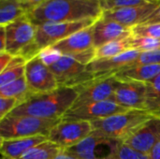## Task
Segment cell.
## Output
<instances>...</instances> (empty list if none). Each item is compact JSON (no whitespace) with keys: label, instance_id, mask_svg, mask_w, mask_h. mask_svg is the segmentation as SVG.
<instances>
[{"label":"cell","instance_id":"6da1fadb","mask_svg":"<svg viewBox=\"0 0 160 159\" xmlns=\"http://www.w3.org/2000/svg\"><path fill=\"white\" fill-rule=\"evenodd\" d=\"M102 13L98 0H48L26 16L38 26L49 22L97 21Z\"/></svg>","mask_w":160,"mask_h":159},{"label":"cell","instance_id":"4dcf8cb0","mask_svg":"<svg viewBox=\"0 0 160 159\" xmlns=\"http://www.w3.org/2000/svg\"><path fill=\"white\" fill-rule=\"evenodd\" d=\"M18 105L19 102L15 98L0 97V120L8 115Z\"/></svg>","mask_w":160,"mask_h":159},{"label":"cell","instance_id":"ab89813d","mask_svg":"<svg viewBox=\"0 0 160 159\" xmlns=\"http://www.w3.org/2000/svg\"><path fill=\"white\" fill-rule=\"evenodd\" d=\"M99 2H104V1H108V0H98Z\"/></svg>","mask_w":160,"mask_h":159},{"label":"cell","instance_id":"603a6c76","mask_svg":"<svg viewBox=\"0 0 160 159\" xmlns=\"http://www.w3.org/2000/svg\"><path fill=\"white\" fill-rule=\"evenodd\" d=\"M26 15L20 0H0V26H6Z\"/></svg>","mask_w":160,"mask_h":159},{"label":"cell","instance_id":"cb8c5ba5","mask_svg":"<svg viewBox=\"0 0 160 159\" xmlns=\"http://www.w3.org/2000/svg\"><path fill=\"white\" fill-rule=\"evenodd\" d=\"M27 61L21 55L13 56L10 63L5 68L4 71L0 72V86L8 84L24 76L25 65Z\"/></svg>","mask_w":160,"mask_h":159},{"label":"cell","instance_id":"4fadbf2b","mask_svg":"<svg viewBox=\"0 0 160 159\" xmlns=\"http://www.w3.org/2000/svg\"><path fill=\"white\" fill-rule=\"evenodd\" d=\"M160 4H150L138 7H126L110 10L102 13V18L116 22L126 27L132 28L138 24H142L159 6Z\"/></svg>","mask_w":160,"mask_h":159},{"label":"cell","instance_id":"5bb4252c","mask_svg":"<svg viewBox=\"0 0 160 159\" xmlns=\"http://www.w3.org/2000/svg\"><path fill=\"white\" fill-rule=\"evenodd\" d=\"M132 36L131 28L100 17L93 24V45L98 49L111 41Z\"/></svg>","mask_w":160,"mask_h":159},{"label":"cell","instance_id":"d6986e66","mask_svg":"<svg viewBox=\"0 0 160 159\" xmlns=\"http://www.w3.org/2000/svg\"><path fill=\"white\" fill-rule=\"evenodd\" d=\"M160 74V65H143L126 67L115 73V77L122 81H135L147 83Z\"/></svg>","mask_w":160,"mask_h":159},{"label":"cell","instance_id":"3957f363","mask_svg":"<svg viewBox=\"0 0 160 159\" xmlns=\"http://www.w3.org/2000/svg\"><path fill=\"white\" fill-rule=\"evenodd\" d=\"M94 20H86L72 22H49L37 26V33L34 42L25 48L19 55L26 61L38 55V53L57 42L67 38L72 34L93 25Z\"/></svg>","mask_w":160,"mask_h":159},{"label":"cell","instance_id":"83f0119b","mask_svg":"<svg viewBox=\"0 0 160 159\" xmlns=\"http://www.w3.org/2000/svg\"><path fill=\"white\" fill-rule=\"evenodd\" d=\"M131 32L134 37H147L160 39V23L138 24L131 28Z\"/></svg>","mask_w":160,"mask_h":159},{"label":"cell","instance_id":"e575fe53","mask_svg":"<svg viewBox=\"0 0 160 159\" xmlns=\"http://www.w3.org/2000/svg\"><path fill=\"white\" fill-rule=\"evenodd\" d=\"M143 24H151V23H160V5L155 9V11L142 22Z\"/></svg>","mask_w":160,"mask_h":159},{"label":"cell","instance_id":"d590c367","mask_svg":"<svg viewBox=\"0 0 160 159\" xmlns=\"http://www.w3.org/2000/svg\"><path fill=\"white\" fill-rule=\"evenodd\" d=\"M0 52L6 51V42H7V35L5 26H0Z\"/></svg>","mask_w":160,"mask_h":159},{"label":"cell","instance_id":"9a60e30c","mask_svg":"<svg viewBox=\"0 0 160 159\" xmlns=\"http://www.w3.org/2000/svg\"><path fill=\"white\" fill-rule=\"evenodd\" d=\"M140 54L136 50L128 51L120 55L108 58H95L86 66V70L100 76L115 75L122 68L130 65Z\"/></svg>","mask_w":160,"mask_h":159},{"label":"cell","instance_id":"f546056e","mask_svg":"<svg viewBox=\"0 0 160 159\" xmlns=\"http://www.w3.org/2000/svg\"><path fill=\"white\" fill-rule=\"evenodd\" d=\"M116 156L122 159H150L147 155L139 153L119 142L113 151Z\"/></svg>","mask_w":160,"mask_h":159},{"label":"cell","instance_id":"f35d334b","mask_svg":"<svg viewBox=\"0 0 160 159\" xmlns=\"http://www.w3.org/2000/svg\"><path fill=\"white\" fill-rule=\"evenodd\" d=\"M100 159H122L120 158L118 156H116L115 155V153L114 152H112V154H110V155H108V156H106V157H102V158Z\"/></svg>","mask_w":160,"mask_h":159},{"label":"cell","instance_id":"4316f807","mask_svg":"<svg viewBox=\"0 0 160 159\" xmlns=\"http://www.w3.org/2000/svg\"><path fill=\"white\" fill-rule=\"evenodd\" d=\"M130 43H131V49L136 50L140 52L160 49V39L153 38V37L131 36Z\"/></svg>","mask_w":160,"mask_h":159},{"label":"cell","instance_id":"8fae6325","mask_svg":"<svg viewBox=\"0 0 160 159\" xmlns=\"http://www.w3.org/2000/svg\"><path fill=\"white\" fill-rule=\"evenodd\" d=\"M158 142H160V118L153 117L132 132L122 143L148 156Z\"/></svg>","mask_w":160,"mask_h":159},{"label":"cell","instance_id":"f1b7e54d","mask_svg":"<svg viewBox=\"0 0 160 159\" xmlns=\"http://www.w3.org/2000/svg\"><path fill=\"white\" fill-rule=\"evenodd\" d=\"M143 65H160V49L149 52H142L139 56L127 67L143 66Z\"/></svg>","mask_w":160,"mask_h":159},{"label":"cell","instance_id":"277c9868","mask_svg":"<svg viewBox=\"0 0 160 159\" xmlns=\"http://www.w3.org/2000/svg\"><path fill=\"white\" fill-rule=\"evenodd\" d=\"M153 117L145 111L129 110L126 112L93 121L91 124L93 131L99 135L108 139L123 142L138 127Z\"/></svg>","mask_w":160,"mask_h":159},{"label":"cell","instance_id":"ac0fdd59","mask_svg":"<svg viewBox=\"0 0 160 159\" xmlns=\"http://www.w3.org/2000/svg\"><path fill=\"white\" fill-rule=\"evenodd\" d=\"M48 140L46 136H35L1 141V156L8 159H19L34 146Z\"/></svg>","mask_w":160,"mask_h":159},{"label":"cell","instance_id":"5b68a950","mask_svg":"<svg viewBox=\"0 0 160 159\" xmlns=\"http://www.w3.org/2000/svg\"><path fill=\"white\" fill-rule=\"evenodd\" d=\"M62 119H45L34 116L8 115L0 120V139L10 140L35 136L48 137Z\"/></svg>","mask_w":160,"mask_h":159},{"label":"cell","instance_id":"1f68e13d","mask_svg":"<svg viewBox=\"0 0 160 159\" xmlns=\"http://www.w3.org/2000/svg\"><path fill=\"white\" fill-rule=\"evenodd\" d=\"M39 57L41 58V60L48 66L50 67L51 65H52L53 63H55L60 57H61V53L58 52L57 51H55L54 49L49 47L46 48L44 50H42L39 53H38Z\"/></svg>","mask_w":160,"mask_h":159},{"label":"cell","instance_id":"8d00e7d4","mask_svg":"<svg viewBox=\"0 0 160 159\" xmlns=\"http://www.w3.org/2000/svg\"><path fill=\"white\" fill-rule=\"evenodd\" d=\"M150 159H160V142H158L148 155Z\"/></svg>","mask_w":160,"mask_h":159},{"label":"cell","instance_id":"2e32d148","mask_svg":"<svg viewBox=\"0 0 160 159\" xmlns=\"http://www.w3.org/2000/svg\"><path fill=\"white\" fill-rule=\"evenodd\" d=\"M62 55H72L83 52L94 48L93 45V25L80 30L67 38L51 46Z\"/></svg>","mask_w":160,"mask_h":159},{"label":"cell","instance_id":"44dd1931","mask_svg":"<svg viewBox=\"0 0 160 159\" xmlns=\"http://www.w3.org/2000/svg\"><path fill=\"white\" fill-rule=\"evenodd\" d=\"M145 112L160 118V74L146 83Z\"/></svg>","mask_w":160,"mask_h":159},{"label":"cell","instance_id":"484cf974","mask_svg":"<svg viewBox=\"0 0 160 159\" xmlns=\"http://www.w3.org/2000/svg\"><path fill=\"white\" fill-rule=\"evenodd\" d=\"M150 4H160V0H108L100 2V6L103 11L119 7H138Z\"/></svg>","mask_w":160,"mask_h":159},{"label":"cell","instance_id":"30bf717a","mask_svg":"<svg viewBox=\"0 0 160 159\" xmlns=\"http://www.w3.org/2000/svg\"><path fill=\"white\" fill-rule=\"evenodd\" d=\"M128 111L129 110L118 105L114 101L106 100L71 108L67 112L62 119L93 122L118 113L126 112Z\"/></svg>","mask_w":160,"mask_h":159},{"label":"cell","instance_id":"836d02e7","mask_svg":"<svg viewBox=\"0 0 160 159\" xmlns=\"http://www.w3.org/2000/svg\"><path fill=\"white\" fill-rule=\"evenodd\" d=\"M12 58H13V55H11L10 53H8L7 52H0V72L5 70V68L10 63Z\"/></svg>","mask_w":160,"mask_h":159},{"label":"cell","instance_id":"ffe728a7","mask_svg":"<svg viewBox=\"0 0 160 159\" xmlns=\"http://www.w3.org/2000/svg\"><path fill=\"white\" fill-rule=\"evenodd\" d=\"M32 93L29 91L25 77H22L14 82L0 86V97L15 98L19 105L29 98Z\"/></svg>","mask_w":160,"mask_h":159},{"label":"cell","instance_id":"9c48e42d","mask_svg":"<svg viewBox=\"0 0 160 159\" xmlns=\"http://www.w3.org/2000/svg\"><path fill=\"white\" fill-rule=\"evenodd\" d=\"M24 77L28 89L32 94L50 93L59 87L54 74L39 55L27 61Z\"/></svg>","mask_w":160,"mask_h":159},{"label":"cell","instance_id":"8992f818","mask_svg":"<svg viewBox=\"0 0 160 159\" xmlns=\"http://www.w3.org/2000/svg\"><path fill=\"white\" fill-rule=\"evenodd\" d=\"M93 132L91 122L62 119L50 132L48 140L64 151L78 144Z\"/></svg>","mask_w":160,"mask_h":159},{"label":"cell","instance_id":"7402d4cb","mask_svg":"<svg viewBox=\"0 0 160 159\" xmlns=\"http://www.w3.org/2000/svg\"><path fill=\"white\" fill-rule=\"evenodd\" d=\"M64 150L54 142L47 140L30 150L19 159H54Z\"/></svg>","mask_w":160,"mask_h":159},{"label":"cell","instance_id":"e0dca14e","mask_svg":"<svg viewBox=\"0 0 160 159\" xmlns=\"http://www.w3.org/2000/svg\"><path fill=\"white\" fill-rule=\"evenodd\" d=\"M116 142L119 141L105 138L93 131L81 142L65 150L64 152L77 159H100L99 156L97 155L98 148L101 145H109Z\"/></svg>","mask_w":160,"mask_h":159},{"label":"cell","instance_id":"7c38bea8","mask_svg":"<svg viewBox=\"0 0 160 159\" xmlns=\"http://www.w3.org/2000/svg\"><path fill=\"white\" fill-rule=\"evenodd\" d=\"M117 79V78H116ZM146 83L117 79L112 101L128 110L144 111Z\"/></svg>","mask_w":160,"mask_h":159},{"label":"cell","instance_id":"52a82bcc","mask_svg":"<svg viewBox=\"0 0 160 159\" xmlns=\"http://www.w3.org/2000/svg\"><path fill=\"white\" fill-rule=\"evenodd\" d=\"M116 83V77L114 75H111L99 77L91 82L74 87L77 89L79 95L71 108L106 100L112 101Z\"/></svg>","mask_w":160,"mask_h":159},{"label":"cell","instance_id":"d6a6232c","mask_svg":"<svg viewBox=\"0 0 160 159\" xmlns=\"http://www.w3.org/2000/svg\"><path fill=\"white\" fill-rule=\"evenodd\" d=\"M20 1L26 12V15H27L48 0H20Z\"/></svg>","mask_w":160,"mask_h":159},{"label":"cell","instance_id":"7a4b0ae2","mask_svg":"<svg viewBox=\"0 0 160 159\" xmlns=\"http://www.w3.org/2000/svg\"><path fill=\"white\" fill-rule=\"evenodd\" d=\"M78 95L76 88L65 86L58 87L50 93L32 94L27 100L18 105L8 115L62 119L73 106Z\"/></svg>","mask_w":160,"mask_h":159},{"label":"cell","instance_id":"74e56055","mask_svg":"<svg viewBox=\"0 0 160 159\" xmlns=\"http://www.w3.org/2000/svg\"><path fill=\"white\" fill-rule=\"evenodd\" d=\"M54 159H77L75 158V157H71V156H69V155H68V154H66L65 152H62L60 155H58Z\"/></svg>","mask_w":160,"mask_h":159},{"label":"cell","instance_id":"ba28073f","mask_svg":"<svg viewBox=\"0 0 160 159\" xmlns=\"http://www.w3.org/2000/svg\"><path fill=\"white\" fill-rule=\"evenodd\" d=\"M7 42L6 51L13 56L19 55L31 45L36 37L37 25L24 15L5 26Z\"/></svg>","mask_w":160,"mask_h":159},{"label":"cell","instance_id":"d4e9b609","mask_svg":"<svg viewBox=\"0 0 160 159\" xmlns=\"http://www.w3.org/2000/svg\"><path fill=\"white\" fill-rule=\"evenodd\" d=\"M131 36L125 38L111 41L98 49H96V58H108L120 55L131 49Z\"/></svg>","mask_w":160,"mask_h":159}]
</instances>
